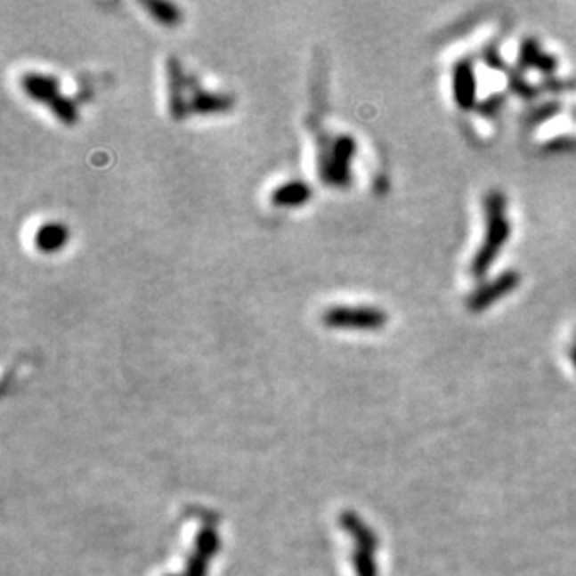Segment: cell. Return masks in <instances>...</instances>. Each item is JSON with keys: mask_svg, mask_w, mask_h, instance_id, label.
<instances>
[{"mask_svg": "<svg viewBox=\"0 0 576 576\" xmlns=\"http://www.w3.org/2000/svg\"><path fill=\"white\" fill-rule=\"evenodd\" d=\"M523 58L524 61H530L533 66H538V68H543V69H550L554 68V58H548V56H543L539 47L538 45H533V44H528L524 47V53H523Z\"/></svg>", "mask_w": 576, "mask_h": 576, "instance_id": "5", "label": "cell"}, {"mask_svg": "<svg viewBox=\"0 0 576 576\" xmlns=\"http://www.w3.org/2000/svg\"><path fill=\"white\" fill-rule=\"evenodd\" d=\"M453 93L455 101L461 109H472L475 103V77L468 62L457 66L453 77Z\"/></svg>", "mask_w": 576, "mask_h": 576, "instance_id": "4", "label": "cell"}, {"mask_svg": "<svg viewBox=\"0 0 576 576\" xmlns=\"http://www.w3.org/2000/svg\"><path fill=\"white\" fill-rule=\"evenodd\" d=\"M516 284H519V274L515 272H507L502 274L500 278H496L494 282L483 286L480 291H475L470 299V308L472 310H483L489 308L492 303H496L504 296L506 293H511Z\"/></svg>", "mask_w": 576, "mask_h": 576, "instance_id": "3", "label": "cell"}, {"mask_svg": "<svg viewBox=\"0 0 576 576\" xmlns=\"http://www.w3.org/2000/svg\"><path fill=\"white\" fill-rule=\"evenodd\" d=\"M507 237H509V221L506 218L504 196L494 192L489 196V202H487L485 241L472 264V272L475 276L485 274L489 265L494 262L496 254L500 252V248L507 241Z\"/></svg>", "mask_w": 576, "mask_h": 576, "instance_id": "1", "label": "cell"}, {"mask_svg": "<svg viewBox=\"0 0 576 576\" xmlns=\"http://www.w3.org/2000/svg\"><path fill=\"white\" fill-rule=\"evenodd\" d=\"M327 325L336 327H359V329H377L385 323V315L379 310L369 308H337L327 312L325 315Z\"/></svg>", "mask_w": 576, "mask_h": 576, "instance_id": "2", "label": "cell"}]
</instances>
